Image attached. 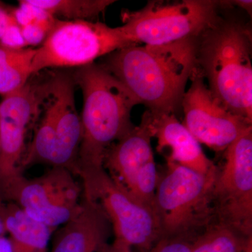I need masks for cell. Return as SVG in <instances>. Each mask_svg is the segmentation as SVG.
I'll return each instance as SVG.
<instances>
[{
	"mask_svg": "<svg viewBox=\"0 0 252 252\" xmlns=\"http://www.w3.org/2000/svg\"><path fill=\"white\" fill-rule=\"evenodd\" d=\"M158 177L154 210L160 238L180 237L195 240L217 223L213 201L217 172L204 175L173 161L167 156Z\"/></svg>",
	"mask_w": 252,
	"mask_h": 252,
	"instance_id": "obj_4",
	"label": "cell"
},
{
	"mask_svg": "<svg viewBox=\"0 0 252 252\" xmlns=\"http://www.w3.org/2000/svg\"><path fill=\"white\" fill-rule=\"evenodd\" d=\"M198 38L163 45L127 46L104 56L99 64L151 114H175L187 82L198 69Z\"/></svg>",
	"mask_w": 252,
	"mask_h": 252,
	"instance_id": "obj_1",
	"label": "cell"
},
{
	"mask_svg": "<svg viewBox=\"0 0 252 252\" xmlns=\"http://www.w3.org/2000/svg\"><path fill=\"white\" fill-rule=\"evenodd\" d=\"M1 211L14 252H48L55 229L33 220L14 203L1 206Z\"/></svg>",
	"mask_w": 252,
	"mask_h": 252,
	"instance_id": "obj_16",
	"label": "cell"
},
{
	"mask_svg": "<svg viewBox=\"0 0 252 252\" xmlns=\"http://www.w3.org/2000/svg\"><path fill=\"white\" fill-rule=\"evenodd\" d=\"M14 21H16L11 14V8L0 1V39L8 27Z\"/></svg>",
	"mask_w": 252,
	"mask_h": 252,
	"instance_id": "obj_23",
	"label": "cell"
},
{
	"mask_svg": "<svg viewBox=\"0 0 252 252\" xmlns=\"http://www.w3.org/2000/svg\"><path fill=\"white\" fill-rule=\"evenodd\" d=\"M0 252H14L10 238L4 236L0 237Z\"/></svg>",
	"mask_w": 252,
	"mask_h": 252,
	"instance_id": "obj_26",
	"label": "cell"
},
{
	"mask_svg": "<svg viewBox=\"0 0 252 252\" xmlns=\"http://www.w3.org/2000/svg\"><path fill=\"white\" fill-rule=\"evenodd\" d=\"M50 71L32 74L26 85L0 102V185L3 190L23 177L20 165L31 126L37 122L49 87Z\"/></svg>",
	"mask_w": 252,
	"mask_h": 252,
	"instance_id": "obj_9",
	"label": "cell"
},
{
	"mask_svg": "<svg viewBox=\"0 0 252 252\" xmlns=\"http://www.w3.org/2000/svg\"><path fill=\"white\" fill-rule=\"evenodd\" d=\"M132 45L119 27L90 21L57 19L45 40L36 48L32 74L51 68L85 67Z\"/></svg>",
	"mask_w": 252,
	"mask_h": 252,
	"instance_id": "obj_7",
	"label": "cell"
},
{
	"mask_svg": "<svg viewBox=\"0 0 252 252\" xmlns=\"http://www.w3.org/2000/svg\"><path fill=\"white\" fill-rule=\"evenodd\" d=\"M56 20L57 18L52 17L44 21L33 22L21 28L23 37L28 47L41 45L54 28Z\"/></svg>",
	"mask_w": 252,
	"mask_h": 252,
	"instance_id": "obj_20",
	"label": "cell"
},
{
	"mask_svg": "<svg viewBox=\"0 0 252 252\" xmlns=\"http://www.w3.org/2000/svg\"><path fill=\"white\" fill-rule=\"evenodd\" d=\"M97 252H135L131 247L121 240L114 239L111 244L105 243Z\"/></svg>",
	"mask_w": 252,
	"mask_h": 252,
	"instance_id": "obj_24",
	"label": "cell"
},
{
	"mask_svg": "<svg viewBox=\"0 0 252 252\" xmlns=\"http://www.w3.org/2000/svg\"><path fill=\"white\" fill-rule=\"evenodd\" d=\"M194 241L180 237H163L159 238L148 252H191Z\"/></svg>",
	"mask_w": 252,
	"mask_h": 252,
	"instance_id": "obj_21",
	"label": "cell"
},
{
	"mask_svg": "<svg viewBox=\"0 0 252 252\" xmlns=\"http://www.w3.org/2000/svg\"><path fill=\"white\" fill-rule=\"evenodd\" d=\"M213 187L217 223L252 235V127L224 151Z\"/></svg>",
	"mask_w": 252,
	"mask_h": 252,
	"instance_id": "obj_10",
	"label": "cell"
},
{
	"mask_svg": "<svg viewBox=\"0 0 252 252\" xmlns=\"http://www.w3.org/2000/svg\"><path fill=\"white\" fill-rule=\"evenodd\" d=\"M83 94L81 141L77 172L103 167L109 147L127 135L135 125L131 112L140 104L117 78L99 64L72 72Z\"/></svg>",
	"mask_w": 252,
	"mask_h": 252,
	"instance_id": "obj_2",
	"label": "cell"
},
{
	"mask_svg": "<svg viewBox=\"0 0 252 252\" xmlns=\"http://www.w3.org/2000/svg\"><path fill=\"white\" fill-rule=\"evenodd\" d=\"M54 18L64 21H89L114 4L113 0H29Z\"/></svg>",
	"mask_w": 252,
	"mask_h": 252,
	"instance_id": "obj_18",
	"label": "cell"
},
{
	"mask_svg": "<svg viewBox=\"0 0 252 252\" xmlns=\"http://www.w3.org/2000/svg\"><path fill=\"white\" fill-rule=\"evenodd\" d=\"M11 14H12L16 22L21 28L24 27V26L32 23V20L31 16L24 10L21 9L20 6L11 8Z\"/></svg>",
	"mask_w": 252,
	"mask_h": 252,
	"instance_id": "obj_25",
	"label": "cell"
},
{
	"mask_svg": "<svg viewBox=\"0 0 252 252\" xmlns=\"http://www.w3.org/2000/svg\"><path fill=\"white\" fill-rule=\"evenodd\" d=\"M198 70L221 103L252 123V32L220 18L198 36Z\"/></svg>",
	"mask_w": 252,
	"mask_h": 252,
	"instance_id": "obj_3",
	"label": "cell"
},
{
	"mask_svg": "<svg viewBox=\"0 0 252 252\" xmlns=\"http://www.w3.org/2000/svg\"><path fill=\"white\" fill-rule=\"evenodd\" d=\"M238 252H252V235L245 238Z\"/></svg>",
	"mask_w": 252,
	"mask_h": 252,
	"instance_id": "obj_27",
	"label": "cell"
},
{
	"mask_svg": "<svg viewBox=\"0 0 252 252\" xmlns=\"http://www.w3.org/2000/svg\"><path fill=\"white\" fill-rule=\"evenodd\" d=\"M151 116V131L157 140L158 152L170 149L171 153L167 157L179 165L204 175L216 173L218 166L205 155L200 144L175 114Z\"/></svg>",
	"mask_w": 252,
	"mask_h": 252,
	"instance_id": "obj_14",
	"label": "cell"
},
{
	"mask_svg": "<svg viewBox=\"0 0 252 252\" xmlns=\"http://www.w3.org/2000/svg\"><path fill=\"white\" fill-rule=\"evenodd\" d=\"M219 1H149L142 9L124 14L121 31L134 45H163L198 38L220 19Z\"/></svg>",
	"mask_w": 252,
	"mask_h": 252,
	"instance_id": "obj_6",
	"label": "cell"
},
{
	"mask_svg": "<svg viewBox=\"0 0 252 252\" xmlns=\"http://www.w3.org/2000/svg\"><path fill=\"white\" fill-rule=\"evenodd\" d=\"M151 118L150 112L145 111L140 125L109 147L103 168L116 185L153 207L158 170L152 147Z\"/></svg>",
	"mask_w": 252,
	"mask_h": 252,
	"instance_id": "obj_12",
	"label": "cell"
},
{
	"mask_svg": "<svg viewBox=\"0 0 252 252\" xmlns=\"http://www.w3.org/2000/svg\"><path fill=\"white\" fill-rule=\"evenodd\" d=\"M6 232L4 219H3L2 214H1V206H0V237L4 236V234Z\"/></svg>",
	"mask_w": 252,
	"mask_h": 252,
	"instance_id": "obj_28",
	"label": "cell"
},
{
	"mask_svg": "<svg viewBox=\"0 0 252 252\" xmlns=\"http://www.w3.org/2000/svg\"><path fill=\"white\" fill-rule=\"evenodd\" d=\"M76 86L72 72H50L47 94L31 140L36 152L52 159L54 167H64L74 175L81 141V117L74 96Z\"/></svg>",
	"mask_w": 252,
	"mask_h": 252,
	"instance_id": "obj_5",
	"label": "cell"
},
{
	"mask_svg": "<svg viewBox=\"0 0 252 252\" xmlns=\"http://www.w3.org/2000/svg\"><path fill=\"white\" fill-rule=\"evenodd\" d=\"M36 48L13 50L0 46V94L3 97L22 89L32 75L31 66Z\"/></svg>",
	"mask_w": 252,
	"mask_h": 252,
	"instance_id": "obj_17",
	"label": "cell"
},
{
	"mask_svg": "<svg viewBox=\"0 0 252 252\" xmlns=\"http://www.w3.org/2000/svg\"><path fill=\"white\" fill-rule=\"evenodd\" d=\"M245 238L217 223L195 239L191 252H238Z\"/></svg>",
	"mask_w": 252,
	"mask_h": 252,
	"instance_id": "obj_19",
	"label": "cell"
},
{
	"mask_svg": "<svg viewBox=\"0 0 252 252\" xmlns=\"http://www.w3.org/2000/svg\"><path fill=\"white\" fill-rule=\"evenodd\" d=\"M181 107L182 123L199 143L215 152H224L252 123L237 115L221 103L205 83L198 69L190 79Z\"/></svg>",
	"mask_w": 252,
	"mask_h": 252,
	"instance_id": "obj_13",
	"label": "cell"
},
{
	"mask_svg": "<svg viewBox=\"0 0 252 252\" xmlns=\"http://www.w3.org/2000/svg\"><path fill=\"white\" fill-rule=\"evenodd\" d=\"M110 225L100 205L82 194L79 212L57 232L51 252H97Z\"/></svg>",
	"mask_w": 252,
	"mask_h": 252,
	"instance_id": "obj_15",
	"label": "cell"
},
{
	"mask_svg": "<svg viewBox=\"0 0 252 252\" xmlns=\"http://www.w3.org/2000/svg\"><path fill=\"white\" fill-rule=\"evenodd\" d=\"M0 46L6 49L19 50L28 48L23 36L22 30L16 21L11 23L0 39Z\"/></svg>",
	"mask_w": 252,
	"mask_h": 252,
	"instance_id": "obj_22",
	"label": "cell"
},
{
	"mask_svg": "<svg viewBox=\"0 0 252 252\" xmlns=\"http://www.w3.org/2000/svg\"><path fill=\"white\" fill-rule=\"evenodd\" d=\"M74 175L64 167H53L36 178L23 176L4 193L28 216L56 230L80 209L83 189Z\"/></svg>",
	"mask_w": 252,
	"mask_h": 252,
	"instance_id": "obj_11",
	"label": "cell"
},
{
	"mask_svg": "<svg viewBox=\"0 0 252 252\" xmlns=\"http://www.w3.org/2000/svg\"><path fill=\"white\" fill-rule=\"evenodd\" d=\"M83 195L99 204L112 225L115 239L137 252H148L160 238L154 208L113 182L103 167L83 169Z\"/></svg>",
	"mask_w": 252,
	"mask_h": 252,
	"instance_id": "obj_8",
	"label": "cell"
}]
</instances>
